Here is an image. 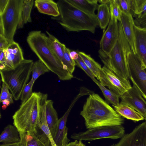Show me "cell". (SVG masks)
Listing matches in <instances>:
<instances>
[{"label": "cell", "instance_id": "obj_31", "mask_svg": "<svg viewBox=\"0 0 146 146\" xmlns=\"http://www.w3.org/2000/svg\"><path fill=\"white\" fill-rule=\"evenodd\" d=\"M49 71L50 70L46 66L39 60L33 62L31 78L35 82L40 76L45 73L49 72Z\"/></svg>", "mask_w": 146, "mask_h": 146}, {"label": "cell", "instance_id": "obj_10", "mask_svg": "<svg viewBox=\"0 0 146 146\" xmlns=\"http://www.w3.org/2000/svg\"><path fill=\"white\" fill-rule=\"evenodd\" d=\"M98 80L102 85L120 96L132 87L129 80L121 79L104 65L99 71Z\"/></svg>", "mask_w": 146, "mask_h": 146}, {"label": "cell", "instance_id": "obj_42", "mask_svg": "<svg viewBox=\"0 0 146 146\" xmlns=\"http://www.w3.org/2000/svg\"><path fill=\"white\" fill-rule=\"evenodd\" d=\"M0 64L4 65L6 60L4 50H0Z\"/></svg>", "mask_w": 146, "mask_h": 146}, {"label": "cell", "instance_id": "obj_34", "mask_svg": "<svg viewBox=\"0 0 146 146\" xmlns=\"http://www.w3.org/2000/svg\"><path fill=\"white\" fill-rule=\"evenodd\" d=\"M35 82L31 78L29 82L26 85L24 88L20 98L21 104L25 102L31 96L33 93L32 88Z\"/></svg>", "mask_w": 146, "mask_h": 146}, {"label": "cell", "instance_id": "obj_26", "mask_svg": "<svg viewBox=\"0 0 146 146\" xmlns=\"http://www.w3.org/2000/svg\"><path fill=\"white\" fill-rule=\"evenodd\" d=\"M46 33L48 35L49 42L53 52L63 64L64 61V49L65 45L60 42L48 32L46 31Z\"/></svg>", "mask_w": 146, "mask_h": 146}, {"label": "cell", "instance_id": "obj_11", "mask_svg": "<svg viewBox=\"0 0 146 146\" xmlns=\"http://www.w3.org/2000/svg\"><path fill=\"white\" fill-rule=\"evenodd\" d=\"M133 86L120 96L121 102L127 105L146 118V100L139 89L134 83Z\"/></svg>", "mask_w": 146, "mask_h": 146}, {"label": "cell", "instance_id": "obj_41", "mask_svg": "<svg viewBox=\"0 0 146 146\" xmlns=\"http://www.w3.org/2000/svg\"><path fill=\"white\" fill-rule=\"evenodd\" d=\"M9 0H0V14L2 13L6 8Z\"/></svg>", "mask_w": 146, "mask_h": 146}, {"label": "cell", "instance_id": "obj_22", "mask_svg": "<svg viewBox=\"0 0 146 146\" xmlns=\"http://www.w3.org/2000/svg\"><path fill=\"white\" fill-rule=\"evenodd\" d=\"M115 111L121 116L134 121L144 120L145 118L139 113L127 105L120 102L117 106H113Z\"/></svg>", "mask_w": 146, "mask_h": 146}, {"label": "cell", "instance_id": "obj_38", "mask_svg": "<svg viewBox=\"0 0 146 146\" xmlns=\"http://www.w3.org/2000/svg\"><path fill=\"white\" fill-rule=\"evenodd\" d=\"M134 24L139 28L146 31V17L141 19H135Z\"/></svg>", "mask_w": 146, "mask_h": 146}, {"label": "cell", "instance_id": "obj_28", "mask_svg": "<svg viewBox=\"0 0 146 146\" xmlns=\"http://www.w3.org/2000/svg\"><path fill=\"white\" fill-rule=\"evenodd\" d=\"M131 10L135 19L146 17V0H130Z\"/></svg>", "mask_w": 146, "mask_h": 146}, {"label": "cell", "instance_id": "obj_6", "mask_svg": "<svg viewBox=\"0 0 146 146\" xmlns=\"http://www.w3.org/2000/svg\"><path fill=\"white\" fill-rule=\"evenodd\" d=\"M33 62L32 60L24 59L14 69L0 70L2 81L8 87L15 101L20 99L32 72Z\"/></svg>", "mask_w": 146, "mask_h": 146}, {"label": "cell", "instance_id": "obj_9", "mask_svg": "<svg viewBox=\"0 0 146 146\" xmlns=\"http://www.w3.org/2000/svg\"><path fill=\"white\" fill-rule=\"evenodd\" d=\"M127 61L130 79L137 86L146 100V68L131 50L127 54Z\"/></svg>", "mask_w": 146, "mask_h": 146}, {"label": "cell", "instance_id": "obj_2", "mask_svg": "<svg viewBox=\"0 0 146 146\" xmlns=\"http://www.w3.org/2000/svg\"><path fill=\"white\" fill-rule=\"evenodd\" d=\"M29 46L50 71L63 81L70 80L74 77L65 67L61 61L53 52L48 37L40 31L29 32L27 38Z\"/></svg>", "mask_w": 146, "mask_h": 146}, {"label": "cell", "instance_id": "obj_40", "mask_svg": "<svg viewBox=\"0 0 146 146\" xmlns=\"http://www.w3.org/2000/svg\"><path fill=\"white\" fill-rule=\"evenodd\" d=\"M21 139L20 146H27L26 141L25 139L26 132L19 131Z\"/></svg>", "mask_w": 146, "mask_h": 146}, {"label": "cell", "instance_id": "obj_18", "mask_svg": "<svg viewBox=\"0 0 146 146\" xmlns=\"http://www.w3.org/2000/svg\"><path fill=\"white\" fill-rule=\"evenodd\" d=\"M25 139L27 146H52L48 138L38 126L35 131L26 133Z\"/></svg>", "mask_w": 146, "mask_h": 146}, {"label": "cell", "instance_id": "obj_3", "mask_svg": "<svg viewBox=\"0 0 146 146\" xmlns=\"http://www.w3.org/2000/svg\"><path fill=\"white\" fill-rule=\"evenodd\" d=\"M60 15L52 17L68 32L89 31L94 34L99 26L96 15H88L73 6L67 0H59L57 2Z\"/></svg>", "mask_w": 146, "mask_h": 146}, {"label": "cell", "instance_id": "obj_24", "mask_svg": "<svg viewBox=\"0 0 146 146\" xmlns=\"http://www.w3.org/2000/svg\"><path fill=\"white\" fill-rule=\"evenodd\" d=\"M20 141L19 131L14 125H8L0 135V142L3 143H15Z\"/></svg>", "mask_w": 146, "mask_h": 146}, {"label": "cell", "instance_id": "obj_45", "mask_svg": "<svg viewBox=\"0 0 146 146\" xmlns=\"http://www.w3.org/2000/svg\"><path fill=\"white\" fill-rule=\"evenodd\" d=\"M67 146H79V141L75 140L74 141L68 143Z\"/></svg>", "mask_w": 146, "mask_h": 146}, {"label": "cell", "instance_id": "obj_47", "mask_svg": "<svg viewBox=\"0 0 146 146\" xmlns=\"http://www.w3.org/2000/svg\"><path fill=\"white\" fill-rule=\"evenodd\" d=\"M1 102L3 105L6 106V107L9 106L11 104L10 101L7 100H3Z\"/></svg>", "mask_w": 146, "mask_h": 146}, {"label": "cell", "instance_id": "obj_20", "mask_svg": "<svg viewBox=\"0 0 146 146\" xmlns=\"http://www.w3.org/2000/svg\"><path fill=\"white\" fill-rule=\"evenodd\" d=\"M35 5L40 13L56 17L60 15L57 3L52 0H36Z\"/></svg>", "mask_w": 146, "mask_h": 146}, {"label": "cell", "instance_id": "obj_21", "mask_svg": "<svg viewBox=\"0 0 146 146\" xmlns=\"http://www.w3.org/2000/svg\"><path fill=\"white\" fill-rule=\"evenodd\" d=\"M48 98L47 94H43L40 106V112L37 126L45 134L50 140L52 146H57L52 137L46 120L45 109L46 102Z\"/></svg>", "mask_w": 146, "mask_h": 146}, {"label": "cell", "instance_id": "obj_32", "mask_svg": "<svg viewBox=\"0 0 146 146\" xmlns=\"http://www.w3.org/2000/svg\"><path fill=\"white\" fill-rule=\"evenodd\" d=\"M70 50L65 46L64 49V61L63 64L67 70L72 74L76 64L75 61L70 57Z\"/></svg>", "mask_w": 146, "mask_h": 146}, {"label": "cell", "instance_id": "obj_15", "mask_svg": "<svg viewBox=\"0 0 146 146\" xmlns=\"http://www.w3.org/2000/svg\"><path fill=\"white\" fill-rule=\"evenodd\" d=\"M81 97L77 94L74 98L68 109L62 116L59 119L54 141L57 146H67L70 141L67 136L68 128L66 126L68 117L76 102Z\"/></svg>", "mask_w": 146, "mask_h": 146}, {"label": "cell", "instance_id": "obj_37", "mask_svg": "<svg viewBox=\"0 0 146 146\" xmlns=\"http://www.w3.org/2000/svg\"><path fill=\"white\" fill-rule=\"evenodd\" d=\"M122 12L131 13L130 0H117Z\"/></svg>", "mask_w": 146, "mask_h": 146}, {"label": "cell", "instance_id": "obj_13", "mask_svg": "<svg viewBox=\"0 0 146 146\" xmlns=\"http://www.w3.org/2000/svg\"><path fill=\"white\" fill-rule=\"evenodd\" d=\"M118 23L117 20L111 17L100 40V49L107 55L111 51L117 40L119 35Z\"/></svg>", "mask_w": 146, "mask_h": 146}, {"label": "cell", "instance_id": "obj_44", "mask_svg": "<svg viewBox=\"0 0 146 146\" xmlns=\"http://www.w3.org/2000/svg\"><path fill=\"white\" fill-rule=\"evenodd\" d=\"M21 142L11 143H3L0 146H20Z\"/></svg>", "mask_w": 146, "mask_h": 146}, {"label": "cell", "instance_id": "obj_43", "mask_svg": "<svg viewBox=\"0 0 146 146\" xmlns=\"http://www.w3.org/2000/svg\"><path fill=\"white\" fill-rule=\"evenodd\" d=\"M70 55L71 58L75 61L79 57L78 52L75 51H70Z\"/></svg>", "mask_w": 146, "mask_h": 146}, {"label": "cell", "instance_id": "obj_36", "mask_svg": "<svg viewBox=\"0 0 146 146\" xmlns=\"http://www.w3.org/2000/svg\"><path fill=\"white\" fill-rule=\"evenodd\" d=\"M75 61L76 65L82 69L94 82L97 80L91 71L79 56L78 58L75 60Z\"/></svg>", "mask_w": 146, "mask_h": 146}, {"label": "cell", "instance_id": "obj_17", "mask_svg": "<svg viewBox=\"0 0 146 146\" xmlns=\"http://www.w3.org/2000/svg\"><path fill=\"white\" fill-rule=\"evenodd\" d=\"M136 54L146 68V31L141 29L134 23Z\"/></svg>", "mask_w": 146, "mask_h": 146}, {"label": "cell", "instance_id": "obj_16", "mask_svg": "<svg viewBox=\"0 0 146 146\" xmlns=\"http://www.w3.org/2000/svg\"><path fill=\"white\" fill-rule=\"evenodd\" d=\"M120 22L124 35L129 44L131 49L134 54H136L135 36L133 28L134 20L132 14L122 12Z\"/></svg>", "mask_w": 146, "mask_h": 146}, {"label": "cell", "instance_id": "obj_1", "mask_svg": "<svg viewBox=\"0 0 146 146\" xmlns=\"http://www.w3.org/2000/svg\"><path fill=\"white\" fill-rule=\"evenodd\" d=\"M80 115L87 129L108 125H121L124 119L98 94L89 95Z\"/></svg>", "mask_w": 146, "mask_h": 146}, {"label": "cell", "instance_id": "obj_5", "mask_svg": "<svg viewBox=\"0 0 146 146\" xmlns=\"http://www.w3.org/2000/svg\"><path fill=\"white\" fill-rule=\"evenodd\" d=\"M43 93L33 92L31 98L21 104L12 116L13 124L19 131L31 133L37 127Z\"/></svg>", "mask_w": 146, "mask_h": 146}, {"label": "cell", "instance_id": "obj_30", "mask_svg": "<svg viewBox=\"0 0 146 146\" xmlns=\"http://www.w3.org/2000/svg\"><path fill=\"white\" fill-rule=\"evenodd\" d=\"M33 0H24L22 9V19L23 25L32 22L31 13Z\"/></svg>", "mask_w": 146, "mask_h": 146}, {"label": "cell", "instance_id": "obj_29", "mask_svg": "<svg viewBox=\"0 0 146 146\" xmlns=\"http://www.w3.org/2000/svg\"><path fill=\"white\" fill-rule=\"evenodd\" d=\"M95 82L102 91L107 103L111 104L112 106H117L119 104V96L102 85L97 80Z\"/></svg>", "mask_w": 146, "mask_h": 146}, {"label": "cell", "instance_id": "obj_48", "mask_svg": "<svg viewBox=\"0 0 146 146\" xmlns=\"http://www.w3.org/2000/svg\"><path fill=\"white\" fill-rule=\"evenodd\" d=\"M79 146H86L85 144H84L82 142V140H79Z\"/></svg>", "mask_w": 146, "mask_h": 146}, {"label": "cell", "instance_id": "obj_4", "mask_svg": "<svg viewBox=\"0 0 146 146\" xmlns=\"http://www.w3.org/2000/svg\"><path fill=\"white\" fill-rule=\"evenodd\" d=\"M118 24V36L113 47L108 55L100 49L99 56L104 65L118 77L129 80L127 55L131 49L124 35L121 22L119 21Z\"/></svg>", "mask_w": 146, "mask_h": 146}, {"label": "cell", "instance_id": "obj_25", "mask_svg": "<svg viewBox=\"0 0 146 146\" xmlns=\"http://www.w3.org/2000/svg\"><path fill=\"white\" fill-rule=\"evenodd\" d=\"M96 17L99 26L104 31L108 26L111 18L109 7L107 4L99 5Z\"/></svg>", "mask_w": 146, "mask_h": 146}, {"label": "cell", "instance_id": "obj_46", "mask_svg": "<svg viewBox=\"0 0 146 146\" xmlns=\"http://www.w3.org/2000/svg\"><path fill=\"white\" fill-rule=\"evenodd\" d=\"M111 0H98V2L101 4H109Z\"/></svg>", "mask_w": 146, "mask_h": 146}, {"label": "cell", "instance_id": "obj_27", "mask_svg": "<svg viewBox=\"0 0 146 146\" xmlns=\"http://www.w3.org/2000/svg\"><path fill=\"white\" fill-rule=\"evenodd\" d=\"M79 56L91 71L94 77L98 79L99 73L102 68L101 65L93 58L90 55L83 52L78 51Z\"/></svg>", "mask_w": 146, "mask_h": 146}, {"label": "cell", "instance_id": "obj_8", "mask_svg": "<svg viewBox=\"0 0 146 146\" xmlns=\"http://www.w3.org/2000/svg\"><path fill=\"white\" fill-rule=\"evenodd\" d=\"M124 134V128L121 125L104 126L88 129L84 132L74 133L71 138L75 140L90 141L105 138L116 139L122 137Z\"/></svg>", "mask_w": 146, "mask_h": 146}, {"label": "cell", "instance_id": "obj_7", "mask_svg": "<svg viewBox=\"0 0 146 146\" xmlns=\"http://www.w3.org/2000/svg\"><path fill=\"white\" fill-rule=\"evenodd\" d=\"M24 0H9L7 6L0 14V35L3 36L10 44L14 42L17 29L23 27L22 9Z\"/></svg>", "mask_w": 146, "mask_h": 146}, {"label": "cell", "instance_id": "obj_49", "mask_svg": "<svg viewBox=\"0 0 146 146\" xmlns=\"http://www.w3.org/2000/svg\"><path fill=\"white\" fill-rule=\"evenodd\" d=\"M145 119V122H146V118Z\"/></svg>", "mask_w": 146, "mask_h": 146}, {"label": "cell", "instance_id": "obj_33", "mask_svg": "<svg viewBox=\"0 0 146 146\" xmlns=\"http://www.w3.org/2000/svg\"><path fill=\"white\" fill-rule=\"evenodd\" d=\"M111 17L120 21L122 11L117 0H111L109 4Z\"/></svg>", "mask_w": 146, "mask_h": 146}, {"label": "cell", "instance_id": "obj_39", "mask_svg": "<svg viewBox=\"0 0 146 146\" xmlns=\"http://www.w3.org/2000/svg\"><path fill=\"white\" fill-rule=\"evenodd\" d=\"M9 45L6 38L3 36L0 35V50H5Z\"/></svg>", "mask_w": 146, "mask_h": 146}, {"label": "cell", "instance_id": "obj_35", "mask_svg": "<svg viewBox=\"0 0 146 146\" xmlns=\"http://www.w3.org/2000/svg\"><path fill=\"white\" fill-rule=\"evenodd\" d=\"M0 95V102H1L3 100H9L11 104L13 103V98L12 94L9 92V89L6 85L3 82L1 88Z\"/></svg>", "mask_w": 146, "mask_h": 146}, {"label": "cell", "instance_id": "obj_12", "mask_svg": "<svg viewBox=\"0 0 146 146\" xmlns=\"http://www.w3.org/2000/svg\"><path fill=\"white\" fill-rule=\"evenodd\" d=\"M109 146H146V122L139 125L130 133L124 135L117 143Z\"/></svg>", "mask_w": 146, "mask_h": 146}, {"label": "cell", "instance_id": "obj_23", "mask_svg": "<svg viewBox=\"0 0 146 146\" xmlns=\"http://www.w3.org/2000/svg\"><path fill=\"white\" fill-rule=\"evenodd\" d=\"M75 7L88 15L95 16L99 5L97 0H67Z\"/></svg>", "mask_w": 146, "mask_h": 146}, {"label": "cell", "instance_id": "obj_19", "mask_svg": "<svg viewBox=\"0 0 146 146\" xmlns=\"http://www.w3.org/2000/svg\"><path fill=\"white\" fill-rule=\"evenodd\" d=\"M53 102L47 100L45 115L47 123L53 140L54 138L59 119L57 113L53 107Z\"/></svg>", "mask_w": 146, "mask_h": 146}, {"label": "cell", "instance_id": "obj_14", "mask_svg": "<svg viewBox=\"0 0 146 146\" xmlns=\"http://www.w3.org/2000/svg\"><path fill=\"white\" fill-rule=\"evenodd\" d=\"M4 51L6 62L4 65L0 64V70L14 69L24 59L22 49L16 42L10 44Z\"/></svg>", "mask_w": 146, "mask_h": 146}]
</instances>
